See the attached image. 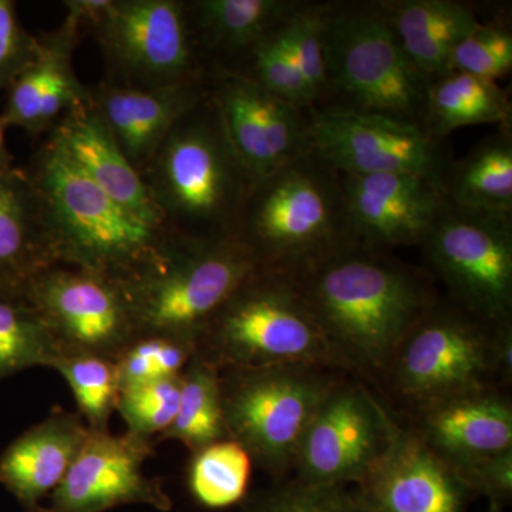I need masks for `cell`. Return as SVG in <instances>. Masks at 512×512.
Returning <instances> with one entry per match:
<instances>
[{"mask_svg": "<svg viewBox=\"0 0 512 512\" xmlns=\"http://www.w3.org/2000/svg\"><path fill=\"white\" fill-rule=\"evenodd\" d=\"M379 3L404 52L429 79L450 72L454 49L481 23L473 6L456 0Z\"/></svg>", "mask_w": 512, "mask_h": 512, "instance_id": "obj_26", "label": "cell"}, {"mask_svg": "<svg viewBox=\"0 0 512 512\" xmlns=\"http://www.w3.org/2000/svg\"><path fill=\"white\" fill-rule=\"evenodd\" d=\"M210 90L239 158L256 181L311 150V113L232 70L210 69Z\"/></svg>", "mask_w": 512, "mask_h": 512, "instance_id": "obj_15", "label": "cell"}, {"mask_svg": "<svg viewBox=\"0 0 512 512\" xmlns=\"http://www.w3.org/2000/svg\"><path fill=\"white\" fill-rule=\"evenodd\" d=\"M414 412L454 394L512 380V319L488 322L441 299L407 332L380 377Z\"/></svg>", "mask_w": 512, "mask_h": 512, "instance_id": "obj_4", "label": "cell"}, {"mask_svg": "<svg viewBox=\"0 0 512 512\" xmlns=\"http://www.w3.org/2000/svg\"><path fill=\"white\" fill-rule=\"evenodd\" d=\"M325 53L328 92L318 109L379 114L424 128L431 79L404 52L379 2L328 3Z\"/></svg>", "mask_w": 512, "mask_h": 512, "instance_id": "obj_6", "label": "cell"}, {"mask_svg": "<svg viewBox=\"0 0 512 512\" xmlns=\"http://www.w3.org/2000/svg\"><path fill=\"white\" fill-rule=\"evenodd\" d=\"M141 178L165 229L181 242L234 238L255 184L211 90L175 123Z\"/></svg>", "mask_w": 512, "mask_h": 512, "instance_id": "obj_3", "label": "cell"}, {"mask_svg": "<svg viewBox=\"0 0 512 512\" xmlns=\"http://www.w3.org/2000/svg\"><path fill=\"white\" fill-rule=\"evenodd\" d=\"M261 268L251 249L237 238L178 241L156 271L124 288L140 333L198 343L222 303Z\"/></svg>", "mask_w": 512, "mask_h": 512, "instance_id": "obj_9", "label": "cell"}, {"mask_svg": "<svg viewBox=\"0 0 512 512\" xmlns=\"http://www.w3.org/2000/svg\"><path fill=\"white\" fill-rule=\"evenodd\" d=\"M326 8L328 3L302 2L291 18L281 26L282 35L298 62L315 103V109L323 103L328 92L325 53Z\"/></svg>", "mask_w": 512, "mask_h": 512, "instance_id": "obj_36", "label": "cell"}, {"mask_svg": "<svg viewBox=\"0 0 512 512\" xmlns=\"http://www.w3.org/2000/svg\"><path fill=\"white\" fill-rule=\"evenodd\" d=\"M252 464L248 451L237 441H215L191 453L188 491L201 507L225 510L247 497Z\"/></svg>", "mask_w": 512, "mask_h": 512, "instance_id": "obj_31", "label": "cell"}, {"mask_svg": "<svg viewBox=\"0 0 512 512\" xmlns=\"http://www.w3.org/2000/svg\"><path fill=\"white\" fill-rule=\"evenodd\" d=\"M46 140L113 200L148 224L165 229L143 178L128 163L90 101L67 111L49 131Z\"/></svg>", "mask_w": 512, "mask_h": 512, "instance_id": "obj_22", "label": "cell"}, {"mask_svg": "<svg viewBox=\"0 0 512 512\" xmlns=\"http://www.w3.org/2000/svg\"><path fill=\"white\" fill-rule=\"evenodd\" d=\"M512 128L498 127L444 175L446 200L470 210L512 214Z\"/></svg>", "mask_w": 512, "mask_h": 512, "instance_id": "obj_27", "label": "cell"}, {"mask_svg": "<svg viewBox=\"0 0 512 512\" xmlns=\"http://www.w3.org/2000/svg\"><path fill=\"white\" fill-rule=\"evenodd\" d=\"M512 69V35L500 23H480L454 49L450 70L498 82Z\"/></svg>", "mask_w": 512, "mask_h": 512, "instance_id": "obj_37", "label": "cell"}, {"mask_svg": "<svg viewBox=\"0 0 512 512\" xmlns=\"http://www.w3.org/2000/svg\"><path fill=\"white\" fill-rule=\"evenodd\" d=\"M357 495L365 512H466L471 491L413 429L394 427Z\"/></svg>", "mask_w": 512, "mask_h": 512, "instance_id": "obj_18", "label": "cell"}, {"mask_svg": "<svg viewBox=\"0 0 512 512\" xmlns=\"http://www.w3.org/2000/svg\"><path fill=\"white\" fill-rule=\"evenodd\" d=\"M487 512H503V505L490 501Z\"/></svg>", "mask_w": 512, "mask_h": 512, "instance_id": "obj_42", "label": "cell"}, {"mask_svg": "<svg viewBox=\"0 0 512 512\" xmlns=\"http://www.w3.org/2000/svg\"><path fill=\"white\" fill-rule=\"evenodd\" d=\"M210 90V74L202 79L161 87L134 89L101 82L90 84V103L100 114L128 163L138 173L151 163L183 114Z\"/></svg>", "mask_w": 512, "mask_h": 512, "instance_id": "obj_21", "label": "cell"}, {"mask_svg": "<svg viewBox=\"0 0 512 512\" xmlns=\"http://www.w3.org/2000/svg\"><path fill=\"white\" fill-rule=\"evenodd\" d=\"M229 439L222 409L221 373L195 353L181 376V397L170 429L157 441L175 440L191 453Z\"/></svg>", "mask_w": 512, "mask_h": 512, "instance_id": "obj_29", "label": "cell"}, {"mask_svg": "<svg viewBox=\"0 0 512 512\" xmlns=\"http://www.w3.org/2000/svg\"><path fill=\"white\" fill-rule=\"evenodd\" d=\"M181 376L120 387L116 412L127 431L153 440L170 429L180 406Z\"/></svg>", "mask_w": 512, "mask_h": 512, "instance_id": "obj_35", "label": "cell"}, {"mask_svg": "<svg viewBox=\"0 0 512 512\" xmlns=\"http://www.w3.org/2000/svg\"><path fill=\"white\" fill-rule=\"evenodd\" d=\"M69 384L77 413L92 431H110L116 412L120 382L116 365L107 357L63 353L52 366Z\"/></svg>", "mask_w": 512, "mask_h": 512, "instance_id": "obj_32", "label": "cell"}, {"mask_svg": "<svg viewBox=\"0 0 512 512\" xmlns=\"http://www.w3.org/2000/svg\"><path fill=\"white\" fill-rule=\"evenodd\" d=\"M197 353V343L163 335L138 333L116 359L120 387L183 375Z\"/></svg>", "mask_w": 512, "mask_h": 512, "instance_id": "obj_34", "label": "cell"}, {"mask_svg": "<svg viewBox=\"0 0 512 512\" xmlns=\"http://www.w3.org/2000/svg\"><path fill=\"white\" fill-rule=\"evenodd\" d=\"M57 265L42 202L25 170L0 174V292L23 296Z\"/></svg>", "mask_w": 512, "mask_h": 512, "instance_id": "obj_25", "label": "cell"}, {"mask_svg": "<svg viewBox=\"0 0 512 512\" xmlns=\"http://www.w3.org/2000/svg\"><path fill=\"white\" fill-rule=\"evenodd\" d=\"M234 238L262 268L293 271L350 244L340 174L309 150L256 181Z\"/></svg>", "mask_w": 512, "mask_h": 512, "instance_id": "obj_5", "label": "cell"}, {"mask_svg": "<svg viewBox=\"0 0 512 512\" xmlns=\"http://www.w3.org/2000/svg\"><path fill=\"white\" fill-rule=\"evenodd\" d=\"M471 493L504 505L512 495V450L454 468Z\"/></svg>", "mask_w": 512, "mask_h": 512, "instance_id": "obj_40", "label": "cell"}, {"mask_svg": "<svg viewBox=\"0 0 512 512\" xmlns=\"http://www.w3.org/2000/svg\"><path fill=\"white\" fill-rule=\"evenodd\" d=\"M23 296L52 330L62 355L114 360L140 333L124 285L86 269L52 266L33 279Z\"/></svg>", "mask_w": 512, "mask_h": 512, "instance_id": "obj_14", "label": "cell"}, {"mask_svg": "<svg viewBox=\"0 0 512 512\" xmlns=\"http://www.w3.org/2000/svg\"><path fill=\"white\" fill-rule=\"evenodd\" d=\"M104 57V82L161 89L208 76L185 0H110L89 29Z\"/></svg>", "mask_w": 512, "mask_h": 512, "instance_id": "obj_10", "label": "cell"}, {"mask_svg": "<svg viewBox=\"0 0 512 512\" xmlns=\"http://www.w3.org/2000/svg\"><path fill=\"white\" fill-rule=\"evenodd\" d=\"M336 365L380 380L404 336L440 296L390 251L350 242L288 272Z\"/></svg>", "mask_w": 512, "mask_h": 512, "instance_id": "obj_1", "label": "cell"}, {"mask_svg": "<svg viewBox=\"0 0 512 512\" xmlns=\"http://www.w3.org/2000/svg\"><path fill=\"white\" fill-rule=\"evenodd\" d=\"M89 434L79 413L56 407L0 454V484L25 512H39L43 498L62 483Z\"/></svg>", "mask_w": 512, "mask_h": 512, "instance_id": "obj_23", "label": "cell"}, {"mask_svg": "<svg viewBox=\"0 0 512 512\" xmlns=\"http://www.w3.org/2000/svg\"><path fill=\"white\" fill-rule=\"evenodd\" d=\"M396 421L363 384L342 379L320 404L296 451V481L360 484L392 440Z\"/></svg>", "mask_w": 512, "mask_h": 512, "instance_id": "obj_12", "label": "cell"}, {"mask_svg": "<svg viewBox=\"0 0 512 512\" xmlns=\"http://www.w3.org/2000/svg\"><path fill=\"white\" fill-rule=\"evenodd\" d=\"M6 130H8V126L0 114V174L10 173L16 168L15 157L10 153L8 143H6Z\"/></svg>", "mask_w": 512, "mask_h": 512, "instance_id": "obj_41", "label": "cell"}, {"mask_svg": "<svg viewBox=\"0 0 512 512\" xmlns=\"http://www.w3.org/2000/svg\"><path fill=\"white\" fill-rule=\"evenodd\" d=\"M197 355L218 370L295 365L339 370L292 276L278 269H258L238 286L205 326Z\"/></svg>", "mask_w": 512, "mask_h": 512, "instance_id": "obj_7", "label": "cell"}, {"mask_svg": "<svg viewBox=\"0 0 512 512\" xmlns=\"http://www.w3.org/2000/svg\"><path fill=\"white\" fill-rule=\"evenodd\" d=\"M511 99L498 82L457 70L431 79L427 96L426 128L446 140L454 130L478 124L511 127Z\"/></svg>", "mask_w": 512, "mask_h": 512, "instance_id": "obj_28", "label": "cell"}, {"mask_svg": "<svg viewBox=\"0 0 512 512\" xmlns=\"http://www.w3.org/2000/svg\"><path fill=\"white\" fill-rule=\"evenodd\" d=\"M59 343L25 296L0 292V383L32 367L55 365Z\"/></svg>", "mask_w": 512, "mask_h": 512, "instance_id": "obj_30", "label": "cell"}, {"mask_svg": "<svg viewBox=\"0 0 512 512\" xmlns=\"http://www.w3.org/2000/svg\"><path fill=\"white\" fill-rule=\"evenodd\" d=\"M340 183L350 237L383 251L419 247L446 202L443 185L419 175L340 174Z\"/></svg>", "mask_w": 512, "mask_h": 512, "instance_id": "obj_17", "label": "cell"}, {"mask_svg": "<svg viewBox=\"0 0 512 512\" xmlns=\"http://www.w3.org/2000/svg\"><path fill=\"white\" fill-rule=\"evenodd\" d=\"M82 33L79 23L67 16L59 28L40 33L35 59L6 89L0 114L8 128L40 137L49 134L67 111L89 103V86L80 82L73 64Z\"/></svg>", "mask_w": 512, "mask_h": 512, "instance_id": "obj_19", "label": "cell"}, {"mask_svg": "<svg viewBox=\"0 0 512 512\" xmlns=\"http://www.w3.org/2000/svg\"><path fill=\"white\" fill-rule=\"evenodd\" d=\"M228 437L272 477L284 478L309 423L340 370L323 366H274L220 370Z\"/></svg>", "mask_w": 512, "mask_h": 512, "instance_id": "obj_8", "label": "cell"}, {"mask_svg": "<svg viewBox=\"0 0 512 512\" xmlns=\"http://www.w3.org/2000/svg\"><path fill=\"white\" fill-rule=\"evenodd\" d=\"M311 146L340 174H412L441 185L453 161L423 127L350 110L313 109Z\"/></svg>", "mask_w": 512, "mask_h": 512, "instance_id": "obj_13", "label": "cell"}, {"mask_svg": "<svg viewBox=\"0 0 512 512\" xmlns=\"http://www.w3.org/2000/svg\"><path fill=\"white\" fill-rule=\"evenodd\" d=\"M301 5L299 0H185L192 37L208 72L232 69Z\"/></svg>", "mask_w": 512, "mask_h": 512, "instance_id": "obj_24", "label": "cell"}, {"mask_svg": "<svg viewBox=\"0 0 512 512\" xmlns=\"http://www.w3.org/2000/svg\"><path fill=\"white\" fill-rule=\"evenodd\" d=\"M281 26L259 40L247 55L228 70L244 74L269 93L299 109L313 110L315 103L291 47L282 35Z\"/></svg>", "mask_w": 512, "mask_h": 512, "instance_id": "obj_33", "label": "cell"}, {"mask_svg": "<svg viewBox=\"0 0 512 512\" xmlns=\"http://www.w3.org/2000/svg\"><path fill=\"white\" fill-rule=\"evenodd\" d=\"M419 247L448 301L488 322L512 319V214L446 200Z\"/></svg>", "mask_w": 512, "mask_h": 512, "instance_id": "obj_11", "label": "cell"}, {"mask_svg": "<svg viewBox=\"0 0 512 512\" xmlns=\"http://www.w3.org/2000/svg\"><path fill=\"white\" fill-rule=\"evenodd\" d=\"M39 36L32 35L19 19L13 0H0V92L12 84L37 55Z\"/></svg>", "mask_w": 512, "mask_h": 512, "instance_id": "obj_39", "label": "cell"}, {"mask_svg": "<svg viewBox=\"0 0 512 512\" xmlns=\"http://www.w3.org/2000/svg\"><path fill=\"white\" fill-rule=\"evenodd\" d=\"M414 414L413 430L453 468L512 450V403L498 387L454 394Z\"/></svg>", "mask_w": 512, "mask_h": 512, "instance_id": "obj_20", "label": "cell"}, {"mask_svg": "<svg viewBox=\"0 0 512 512\" xmlns=\"http://www.w3.org/2000/svg\"><path fill=\"white\" fill-rule=\"evenodd\" d=\"M25 171L42 202L57 265L128 285L156 271L177 245L165 229L97 187L50 141L37 148Z\"/></svg>", "mask_w": 512, "mask_h": 512, "instance_id": "obj_2", "label": "cell"}, {"mask_svg": "<svg viewBox=\"0 0 512 512\" xmlns=\"http://www.w3.org/2000/svg\"><path fill=\"white\" fill-rule=\"evenodd\" d=\"M251 512H365L345 485H311L293 480L259 501Z\"/></svg>", "mask_w": 512, "mask_h": 512, "instance_id": "obj_38", "label": "cell"}, {"mask_svg": "<svg viewBox=\"0 0 512 512\" xmlns=\"http://www.w3.org/2000/svg\"><path fill=\"white\" fill-rule=\"evenodd\" d=\"M153 453V440L130 431L114 436L90 430L72 467L50 494V504L39 512H106L131 504L173 510L160 478L144 473Z\"/></svg>", "mask_w": 512, "mask_h": 512, "instance_id": "obj_16", "label": "cell"}]
</instances>
